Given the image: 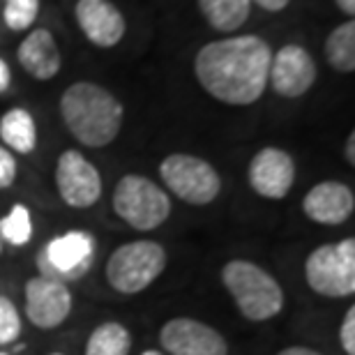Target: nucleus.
I'll return each instance as SVG.
<instances>
[{"label": "nucleus", "instance_id": "f257e3e1", "mask_svg": "<svg viewBox=\"0 0 355 355\" xmlns=\"http://www.w3.org/2000/svg\"><path fill=\"white\" fill-rule=\"evenodd\" d=\"M272 49L259 35H236L208 42L194 55V76L212 99L250 106L263 97Z\"/></svg>", "mask_w": 355, "mask_h": 355}, {"label": "nucleus", "instance_id": "f03ea898", "mask_svg": "<svg viewBox=\"0 0 355 355\" xmlns=\"http://www.w3.org/2000/svg\"><path fill=\"white\" fill-rule=\"evenodd\" d=\"M60 116L81 146L104 148L118 139L125 109L111 90L90 81H76L62 92Z\"/></svg>", "mask_w": 355, "mask_h": 355}, {"label": "nucleus", "instance_id": "7ed1b4c3", "mask_svg": "<svg viewBox=\"0 0 355 355\" xmlns=\"http://www.w3.org/2000/svg\"><path fill=\"white\" fill-rule=\"evenodd\" d=\"M222 284L247 321L263 323L282 314L286 295L279 282L254 261L233 259L222 268Z\"/></svg>", "mask_w": 355, "mask_h": 355}, {"label": "nucleus", "instance_id": "20e7f679", "mask_svg": "<svg viewBox=\"0 0 355 355\" xmlns=\"http://www.w3.org/2000/svg\"><path fill=\"white\" fill-rule=\"evenodd\" d=\"M166 270V250L157 240H132L120 245L106 261L104 275L113 291L137 295L150 288Z\"/></svg>", "mask_w": 355, "mask_h": 355}, {"label": "nucleus", "instance_id": "39448f33", "mask_svg": "<svg viewBox=\"0 0 355 355\" xmlns=\"http://www.w3.org/2000/svg\"><path fill=\"white\" fill-rule=\"evenodd\" d=\"M113 212L137 231H155L171 217V198L157 182L139 173H127L113 189Z\"/></svg>", "mask_w": 355, "mask_h": 355}, {"label": "nucleus", "instance_id": "423d86ee", "mask_svg": "<svg viewBox=\"0 0 355 355\" xmlns=\"http://www.w3.org/2000/svg\"><path fill=\"white\" fill-rule=\"evenodd\" d=\"M304 279L323 297H351L355 293V238L318 245L304 261Z\"/></svg>", "mask_w": 355, "mask_h": 355}, {"label": "nucleus", "instance_id": "0eeeda50", "mask_svg": "<svg viewBox=\"0 0 355 355\" xmlns=\"http://www.w3.org/2000/svg\"><path fill=\"white\" fill-rule=\"evenodd\" d=\"M159 175L166 189L189 205H208L222 191V178L217 168L196 155H168L162 159Z\"/></svg>", "mask_w": 355, "mask_h": 355}, {"label": "nucleus", "instance_id": "6e6552de", "mask_svg": "<svg viewBox=\"0 0 355 355\" xmlns=\"http://www.w3.org/2000/svg\"><path fill=\"white\" fill-rule=\"evenodd\" d=\"M95 259V238L88 231H67L51 238L37 254L42 277L55 282H79Z\"/></svg>", "mask_w": 355, "mask_h": 355}, {"label": "nucleus", "instance_id": "1a4fd4ad", "mask_svg": "<svg viewBox=\"0 0 355 355\" xmlns=\"http://www.w3.org/2000/svg\"><path fill=\"white\" fill-rule=\"evenodd\" d=\"M26 318L40 330H53L62 325L72 314L74 297L67 284L49 279V277H31L24 286Z\"/></svg>", "mask_w": 355, "mask_h": 355}, {"label": "nucleus", "instance_id": "9d476101", "mask_svg": "<svg viewBox=\"0 0 355 355\" xmlns=\"http://www.w3.org/2000/svg\"><path fill=\"white\" fill-rule=\"evenodd\" d=\"M55 187L69 208H92L102 198V175L79 150H65L55 164Z\"/></svg>", "mask_w": 355, "mask_h": 355}, {"label": "nucleus", "instance_id": "9b49d317", "mask_svg": "<svg viewBox=\"0 0 355 355\" xmlns=\"http://www.w3.org/2000/svg\"><path fill=\"white\" fill-rule=\"evenodd\" d=\"M159 344L168 355H229L222 332L191 316H175L162 325Z\"/></svg>", "mask_w": 355, "mask_h": 355}, {"label": "nucleus", "instance_id": "f8f14e48", "mask_svg": "<svg viewBox=\"0 0 355 355\" xmlns=\"http://www.w3.org/2000/svg\"><path fill=\"white\" fill-rule=\"evenodd\" d=\"M268 83H272V90L282 97H302L316 83V62L311 53L300 44H284L272 53Z\"/></svg>", "mask_w": 355, "mask_h": 355}, {"label": "nucleus", "instance_id": "ddd939ff", "mask_svg": "<svg viewBox=\"0 0 355 355\" xmlns=\"http://www.w3.org/2000/svg\"><path fill=\"white\" fill-rule=\"evenodd\" d=\"M247 180L259 196L282 201L295 184V162L282 148L266 146L252 157Z\"/></svg>", "mask_w": 355, "mask_h": 355}, {"label": "nucleus", "instance_id": "4468645a", "mask_svg": "<svg viewBox=\"0 0 355 355\" xmlns=\"http://www.w3.org/2000/svg\"><path fill=\"white\" fill-rule=\"evenodd\" d=\"M74 17L90 44L99 49L118 46L125 37L127 21L111 0H76Z\"/></svg>", "mask_w": 355, "mask_h": 355}, {"label": "nucleus", "instance_id": "2eb2a0df", "mask_svg": "<svg viewBox=\"0 0 355 355\" xmlns=\"http://www.w3.org/2000/svg\"><path fill=\"white\" fill-rule=\"evenodd\" d=\"M355 210V196L349 184L339 180H323L314 184L302 198L304 217L323 226L344 224Z\"/></svg>", "mask_w": 355, "mask_h": 355}, {"label": "nucleus", "instance_id": "dca6fc26", "mask_svg": "<svg viewBox=\"0 0 355 355\" xmlns=\"http://www.w3.org/2000/svg\"><path fill=\"white\" fill-rule=\"evenodd\" d=\"M17 60L26 74L37 81H49L60 72L62 55L55 37L46 28H35L24 37L17 49Z\"/></svg>", "mask_w": 355, "mask_h": 355}, {"label": "nucleus", "instance_id": "f3484780", "mask_svg": "<svg viewBox=\"0 0 355 355\" xmlns=\"http://www.w3.org/2000/svg\"><path fill=\"white\" fill-rule=\"evenodd\" d=\"M0 139L10 153L31 155L37 148V123L33 113L21 106L5 111L0 118Z\"/></svg>", "mask_w": 355, "mask_h": 355}, {"label": "nucleus", "instance_id": "a211bd4d", "mask_svg": "<svg viewBox=\"0 0 355 355\" xmlns=\"http://www.w3.org/2000/svg\"><path fill=\"white\" fill-rule=\"evenodd\" d=\"M198 10L217 33H236L250 19V0H196Z\"/></svg>", "mask_w": 355, "mask_h": 355}, {"label": "nucleus", "instance_id": "6ab92c4d", "mask_svg": "<svg viewBox=\"0 0 355 355\" xmlns=\"http://www.w3.org/2000/svg\"><path fill=\"white\" fill-rule=\"evenodd\" d=\"M325 60L332 69L342 74L355 72V21L349 19L339 24L328 37H325Z\"/></svg>", "mask_w": 355, "mask_h": 355}, {"label": "nucleus", "instance_id": "aec40b11", "mask_svg": "<svg viewBox=\"0 0 355 355\" xmlns=\"http://www.w3.org/2000/svg\"><path fill=\"white\" fill-rule=\"evenodd\" d=\"M132 335L123 323L106 321L90 332L83 355H130Z\"/></svg>", "mask_w": 355, "mask_h": 355}, {"label": "nucleus", "instance_id": "412c9836", "mask_svg": "<svg viewBox=\"0 0 355 355\" xmlns=\"http://www.w3.org/2000/svg\"><path fill=\"white\" fill-rule=\"evenodd\" d=\"M0 238L14 247H26L33 240V217L24 203H14L5 217H0Z\"/></svg>", "mask_w": 355, "mask_h": 355}, {"label": "nucleus", "instance_id": "4be33fe9", "mask_svg": "<svg viewBox=\"0 0 355 355\" xmlns=\"http://www.w3.org/2000/svg\"><path fill=\"white\" fill-rule=\"evenodd\" d=\"M40 14V0H5L3 19L5 26L14 33L28 31Z\"/></svg>", "mask_w": 355, "mask_h": 355}, {"label": "nucleus", "instance_id": "5701e85b", "mask_svg": "<svg viewBox=\"0 0 355 355\" xmlns=\"http://www.w3.org/2000/svg\"><path fill=\"white\" fill-rule=\"evenodd\" d=\"M21 335L19 309L7 295H0V346L14 344Z\"/></svg>", "mask_w": 355, "mask_h": 355}, {"label": "nucleus", "instance_id": "b1692460", "mask_svg": "<svg viewBox=\"0 0 355 355\" xmlns=\"http://www.w3.org/2000/svg\"><path fill=\"white\" fill-rule=\"evenodd\" d=\"M339 346L346 355H355V307L351 304L339 325Z\"/></svg>", "mask_w": 355, "mask_h": 355}, {"label": "nucleus", "instance_id": "393cba45", "mask_svg": "<svg viewBox=\"0 0 355 355\" xmlns=\"http://www.w3.org/2000/svg\"><path fill=\"white\" fill-rule=\"evenodd\" d=\"M17 175H19L17 157H14V153L7 150L5 146H0V189L12 187Z\"/></svg>", "mask_w": 355, "mask_h": 355}, {"label": "nucleus", "instance_id": "a878e982", "mask_svg": "<svg viewBox=\"0 0 355 355\" xmlns=\"http://www.w3.org/2000/svg\"><path fill=\"white\" fill-rule=\"evenodd\" d=\"M250 3L254 5H259L261 10H266V12H284L286 7L291 5V0H250Z\"/></svg>", "mask_w": 355, "mask_h": 355}, {"label": "nucleus", "instance_id": "bb28decb", "mask_svg": "<svg viewBox=\"0 0 355 355\" xmlns=\"http://www.w3.org/2000/svg\"><path fill=\"white\" fill-rule=\"evenodd\" d=\"M277 355H323V353L309 349V346H286V349H282Z\"/></svg>", "mask_w": 355, "mask_h": 355}, {"label": "nucleus", "instance_id": "cd10ccee", "mask_svg": "<svg viewBox=\"0 0 355 355\" xmlns=\"http://www.w3.org/2000/svg\"><path fill=\"white\" fill-rule=\"evenodd\" d=\"M10 83H12V72H10V65L0 58V95L3 92H7V88H10Z\"/></svg>", "mask_w": 355, "mask_h": 355}, {"label": "nucleus", "instance_id": "c85d7f7f", "mask_svg": "<svg viewBox=\"0 0 355 355\" xmlns=\"http://www.w3.org/2000/svg\"><path fill=\"white\" fill-rule=\"evenodd\" d=\"M344 157H346V162H349L351 166L355 164V132H351V134H349V139H346Z\"/></svg>", "mask_w": 355, "mask_h": 355}, {"label": "nucleus", "instance_id": "c756f323", "mask_svg": "<svg viewBox=\"0 0 355 355\" xmlns=\"http://www.w3.org/2000/svg\"><path fill=\"white\" fill-rule=\"evenodd\" d=\"M337 3V7L342 10L346 17H353L355 14V0H335Z\"/></svg>", "mask_w": 355, "mask_h": 355}, {"label": "nucleus", "instance_id": "7c9ffc66", "mask_svg": "<svg viewBox=\"0 0 355 355\" xmlns=\"http://www.w3.org/2000/svg\"><path fill=\"white\" fill-rule=\"evenodd\" d=\"M141 355H164V353H162V351H157V349H148V351H144V353H141Z\"/></svg>", "mask_w": 355, "mask_h": 355}, {"label": "nucleus", "instance_id": "2f4dec72", "mask_svg": "<svg viewBox=\"0 0 355 355\" xmlns=\"http://www.w3.org/2000/svg\"><path fill=\"white\" fill-rule=\"evenodd\" d=\"M0 254H3V238H0Z\"/></svg>", "mask_w": 355, "mask_h": 355}, {"label": "nucleus", "instance_id": "473e14b6", "mask_svg": "<svg viewBox=\"0 0 355 355\" xmlns=\"http://www.w3.org/2000/svg\"><path fill=\"white\" fill-rule=\"evenodd\" d=\"M49 355H65V353H58V351H55V353H49Z\"/></svg>", "mask_w": 355, "mask_h": 355}, {"label": "nucleus", "instance_id": "72a5a7b5", "mask_svg": "<svg viewBox=\"0 0 355 355\" xmlns=\"http://www.w3.org/2000/svg\"><path fill=\"white\" fill-rule=\"evenodd\" d=\"M0 355H12V353H5V351H0Z\"/></svg>", "mask_w": 355, "mask_h": 355}]
</instances>
